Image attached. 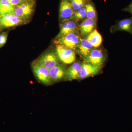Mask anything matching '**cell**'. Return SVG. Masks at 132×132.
<instances>
[{"label":"cell","instance_id":"1","mask_svg":"<svg viewBox=\"0 0 132 132\" xmlns=\"http://www.w3.org/2000/svg\"><path fill=\"white\" fill-rule=\"evenodd\" d=\"M81 37L79 32L70 33L59 38H56L54 40L55 44L64 46L74 50H78L81 42Z\"/></svg>","mask_w":132,"mask_h":132},{"label":"cell","instance_id":"2","mask_svg":"<svg viewBox=\"0 0 132 132\" xmlns=\"http://www.w3.org/2000/svg\"><path fill=\"white\" fill-rule=\"evenodd\" d=\"M106 53L101 48H94L85 58L84 62L102 67L106 59Z\"/></svg>","mask_w":132,"mask_h":132},{"label":"cell","instance_id":"3","mask_svg":"<svg viewBox=\"0 0 132 132\" xmlns=\"http://www.w3.org/2000/svg\"><path fill=\"white\" fill-rule=\"evenodd\" d=\"M56 55L59 60L63 64H72L76 61V53L74 50L62 46L56 45Z\"/></svg>","mask_w":132,"mask_h":132},{"label":"cell","instance_id":"4","mask_svg":"<svg viewBox=\"0 0 132 132\" xmlns=\"http://www.w3.org/2000/svg\"><path fill=\"white\" fill-rule=\"evenodd\" d=\"M32 69L35 76L41 83L45 85L52 84L49 74V69L41 65L35 61L32 65Z\"/></svg>","mask_w":132,"mask_h":132},{"label":"cell","instance_id":"5","mask_svg":"<svg viewBox=\"0 0 132 132\" xmlns=\"http://www.w3.org/2000/svg\"><path fill=\"white\" fill-rule=\"evenodd\" d=\"M27 20L16 16L13 12L8 13L0 16V27L3 28L15 27L26 23Z\"/></svg>","mask_w":132,"mask_h":132},{"label":"cell","instance_id":"6","mask_svg":"<svg viewBox=\"0 0 132 132\" xmlns=\"http://www.w3.org/2000/svg\"><path fill=\"white\" fill-rule=\"evenodd\" d=\"M34 5L33 2L28 0L20 5L13 6V13L16 16L27 20L34 11Z\"/></svg>","mask_w":132,"mask_h":132},{"label":"cell","instance_id":"7","mask_svg":"<svg viewBox=\"0 0 132 132\" xmlns=\"http://www.w3.org/2000/svg\"><path fill=\"white\" fill-rule=\"evenodd\" d=\"M75 12L70 0H61L59 8V18L61 22L73 19Z\"/></svg>","mask_w":132,"mask_h":132},{"label":"cell","instance_id":"8","mask_svg":"<svg viewBox=\"0 0 132 132\" xmlns=\"http://www.w3.org/2000/svg\"><path fill=\"white\" fill-rule=\"evenodd\" d=\"M36 62L48 69L60 64L56 54L53 52H47L44 54Z\"/></svg>","mask_w":132,"mask_h":132},{"label":"cell","instance_id":"9","mask_svg":"<svg viewBox=\"0 0 132 132\" xmlns=\"http://www.w3.org/2000/svg\"><path fill=\"white\" fill-rule=\"evenodd\" d=\"M79 24L78 22L74 19L61 22L60 32L56 38L61 37L70 33L79 32Z\"/></svg>","mask_w":132,"mask_h":132},{"label":"cell","instance_id":"10","mask_svg":"<svg viewBox=\"0 0 132 132\" xmlns=\"http://www.w3.org/2000/svg\"><path fill=\"white\" fill-rule=\"evenodd\" d=\"M97 20L96 19L86 18L79 24V32L81 38H86L96 29Z\"/></svg>","mask_w":132,"mask_h":132},{"label":"cell","instance_id":"11","mask_svg":"<svg viewBox=\"0 0 132 132\" xmlns=\"http://www.w3.org/2000/svg\"><path fill=\"white\" fill-rule=\"evenodd\" d=\"M102 68L101 67L94 65L83 62L82 63L79 79L82 80L97 74Z\"/></svg>","mask_w":132,"mask_h":132},{"label":"cell","instance_id":"12","mask_svg":"<svg viewBox=\"0 0 132 132\" xmlns=\"http://www.w3.org/2000/svg\"><path fill=\"white\" fill-rule=\"evenodd\" d=\"M110 31L112 33L120 31H125L132 35V16L116 21L115 25L111 27Z\"/></svg>","mask_w":132,"mask_h":132},{"label":"cell","instance_id":"13","mask_svg":"<svg viewBox=\"0 0 132 132\" xmlns=\"http://www.w3.org/2000/svg\"><path fill=\"white\" fill-rule=\"evenodd\" d=\"M82 63L75 62L69 67L67 69L64 80L72 81L79 79V75L81 68Z\"/></svg>","mask_w":132,"mask_h":132},{"label":"cell","instance_id":"14","mask_svg":"<svg viewBox=\"0 0 132 132\" xmlns=\"http://www.w3.org/2000/svg\"><path fill=\"white\" fill-rule=\"evenodd\" d=\"M67 68L63 65L59 64L49 69V74L52 84L64 79Z\"/></svg>","mask_w":132,"mask_h":132},{"label":"cell","instance_id":"15","mask_svg":"<svg viewBox=\"0 0 132 132\" xmlns=\"http://www.w3.org/2000/svg\"><path fill=\"white\" fill-rule=\"evenodd\" d=\"M93 48L94 47L93 45L87 40L86 38H81L80 43L76 52L84 60Z\"/></svg>","mask_w":132,"mask_h":132},{"label":"cell","instance_id":"16","mask_svg":"<svg viewBox=\"0 0 132 132\" xmlns=\"http://www.w3.org/2000/svg\"><path fill=\"white\" fill-rule=\"evenodd\" d=\"M85 38L92 44L94 48L98 47L102 42V37L97 29H95Z\"/></svg>","mask_w":132,"mask_h":132},{"label":"cell","instance_id":"17","mask_svg":"<svg viewBox=\"0 0 132 132\" xmlns=\"http://www.w3.org/2000/svg\"><path fill=\"white\" fill-rule=\"evenodd\" d=\"M85 8L86 12V18L97 20V14L94 4L90 1L87 3Z\"/></svg>","mask_w":132,"mask_h":132},{"label":"cell","instance_id":"18","mask_svg":"<svg viewBox=\"0 0 132 132\" xmlns=\"http://www.w3.org/2000/svg\"><path fill=\"white\" fill-rule=\"evenodd\" d=\"M13 12V6L10 2L9 0H0L1 16L7 13Z\"/></svg>","mask_w":132,"mask_h":132},{"label":"cell","instance_id":"19","mask_svg":"<svg viewBox=\"0 0 132 132\" xmlns=\"http://www.w3.org/2000/svg\"><path fill=\"white\" fill-rule=\"evenodd\" d=\"M86 18V12L85 7L81 8L75 12L73 19L79 22Z\"/></svg>","mask_w":132,"mask_h":132},{"label":"cell","instance_id":"20","mask_svg":"<svg viewBox=\"0 0 132 132\" xmlns=\"http://www.w3.org/2000/svg\"><path fill=\"white\" fill-rule=\"evenodd\" d=\"M90 0H70L71 5L75 12L81 8L85 7Z\"/></svg>","mask_w":132,"mask_h":132},{"label":"cell","instance_id":"21","mask_svg":"<svg viewBox=\"0 0 132 132\" xmlns=\"http://www.w3.org/2000/svg\"><path fill=\"white\" fill-rule=\"evenodd\" d=\"M7 38V34L4 32L0 35V47L3 46L6 42Z\"/></svg>","mask_w":132,"mask_h":132},{"label":"cell","instance_id":"22","mask_svg":"<svg viewBox=\"0 0 132 132\" xmlns=\"http://www.w3.org/2000/svg\"><path fill=\"white\" fill-rule=\"evenodd\" d=\"M28 1V0H9L12 6L20 5L23 3L27 1Z\"/></svg>","mask_w":132,"mask_h":132},{"label":"cell","instance_id":"23","mask_svg":"<svg viewBox=\"0 0 132 132\" xmlns=\"http://www.w3.org/2000/svg\"><path fill=\"white\" fill-rule=\"evenodd\" d=\"M122 10L123 11H125V12H129L132 15V2L131 3L130 5L127 6V7L123 9Z\"/></svg>","mask_w":132,"mask_h":132},{"label":"cell","instance_id":"24","mask_svg":"<svg viewBox=\"0 0 132 132\" xmlns=\"http://www.w3.org/2000/svg\"><path fill=\"white\" fill-rule=\"evenodd\" d=\"M0 16H1V14H0Z\"/></svg>","mask_w":132,"mask_h":132}]
</instances>
